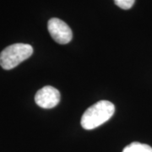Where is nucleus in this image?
I'll return each instance as SVG.
<instances>
[{
    "label": "nucleus",
    "mask_w": 152,
    "mask_h": 152,
    "mask_svg": "<svg viewBox=\"0 0 152 152\" xmlns=\"http://www.w3.org/2000/svg\"><path fill=\"white\" fill-rule=\"evenodd\" d=\"M115 113V106L108 101H100L90 107L81 118V126L87 130L94 129L107 121Z\"/></svg>",
    "instance_id": "1"
},
{
    "label": "nucleus",
    "mask_w": 152,
    "mask_h": 152,
    "mask_svg": "<svg viewBox=\"0 0 152 152\" xmlns=\"http://www.w3.org/2000/svg\"><path fill=\"white\" fill-rule=\"evenodd\" d=\"M33 53V48L29 44L15 43L4 49L0 53V66L6 70L15 68Z\"/></svg>",
    "instance_id": "2"
},
{
    "label": "nucleus",
    "mask_w": 152,
    "mask_h": 152,
    "mask_svg": "<svg viewBox=\"0 0 152 152\" xmlns=\"http://www.w3.org/2000/svg\"><path fill=\"white\" fill-rule=\"evenodd\" d=\"M48 28L51 37L58 43L67 44L72 40L73 33L70 27L58 18L51 19L48 24Z\"/></svg>",
    "instance_id": "3"
},
{
    "label": "nucleus",
    "mask_w": 152,
    "mask_h": 152,
    "mask_svg": "<svg viewBox=\"0 0 152 152\" xmlns=\"http://www.w3.org/2000/svg\"><path fill=\"white\" fill-rule=\"evenodd\" d=\"M60 92L54 87L44 86L35 96V102L40 107L50 109L56 107L60 102Z\"/></svg>",
    "instance_id": "4"
},
{
    "label": "nucleus",
    "mask_w": 152,
    "mask_h": 152,
    "mask_svg": "<svg viewBox=\"0 0 152 152\" xmlns=\"http://www.w3.org/2000/svg\"><path fill=\"white\" fill-rule=\"evenodd\" d=\"M123 152H152V148L145 144L133 142L125 147Z\"/></svg>",
    "instance_id": "5"
},
{
    "label": "nucleus",
    "mask_w": 152,
    "mask_h": 152,
    "mask_svg": "<svg viewBox=\"0 0 152 152\" xmlns=\"http://www.w3.org/2000/svg\"><path fill=\"white\" fill-rule=\"evenodd\" d=\"M115 4L123 10H129L134 5L135 0H114Z\"/></svg>",
    "instance_id": "6"
}]
</instances>
